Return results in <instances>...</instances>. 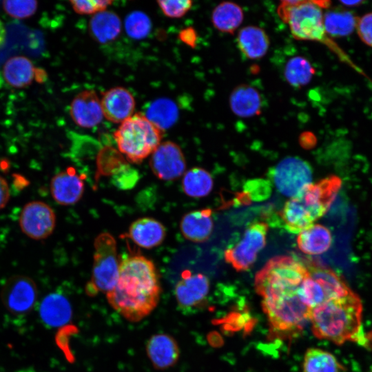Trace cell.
<instances>
[{"instance_id": "obj_27", "label": "cell", "mask_w": 372, "mask_h": 372, "mask_svg": "<svg viewBox=\"0 0 372 372\" xmlns=\"http://www.w3.org/2000/svg\"><path fill=\"white\" fill-rule=\"evenodd\" d=\"M145 116L163 132L174 124L178 116V110L172 100L158 99L150 103Z\"/></svg>"}, {"instance_id": "obj_11", "label": "cell", "mask_w": 372, "mask_h": 372, "mask_svg": "<svg viewBox=\"0 0 372 372\" xmlns=\"http://www.w3.org/2000/svg\"><path fill=\"white\" fill-rule=\"evenodd\" d=\"M56 216L53 209L42 201H32L22 209L19 216L21 231L34 240H43L52 234Z\"/></svg>"}, {"instance_id": "obj_19", "label": "cell", "mask_w": 372, "mask_h": 372, "mask_svg": "<svg viewBox=\"0 0 372 372\" xmlns=\"http://www.w3.org/2000/svg\"><path fill=\"white\" fill-rule=\"evenodd\" d=\"M210 209L190 211L181 219L180 228L183 236L189 241L203 242L213 231L214 223Z\"/></svg>"}, {"instance_id": "obj_40", "label": "cell", "mask_w": 372, "mask_h": 372, "mask_svg": "<svg viewBox=\"0 0 372 372\" xmlns=\"http://www.w3.org/2000/svg\"><path fill=\"white\" fill-rule=\"evenodd\" d=\"M34 79L37 83H43L48 79L47 72L41 68H35Z\"/></svg>"}, {"instance_id": "obj_31", "label": "cell", "mask_w": 372, "mask_h": 372, "mask_svg": "<svg viewBox=\"0 0 372 372\" xmlns=\"http://www.w3.org/2000/svg\"><path fill=\"white\" fill-rule=\"evenodd\" d=\"M315 74V69L305 58L296 56L289 59L285 66L286 81L294 87H301L309 83Z\"/></svg>"}, {"instance_id": "obj_36", "label": "cell", "mask_w": 372, "mask_h": 372, "mask_svg": "<svg viewBox=\"0 0 372 372\" xmlns=\"http://www.w3.org/2000/svg\"><path fill=\"white\" fill-rule=\"evenodd\" d=\"M70 3L75 12L80 14H95L107 10L113 1L108 0H77Z\"/></svg>"}, {"instance_id": "obj_32", "label": "cell", "mask_w": 372, "mask_h": 372, "mask_svg": "<svg viewBox=\"0 0 372 372\" xmlns=\"http://www.w3.org/2000/svg\"><path fill=\"white\" fill-rule=\"evenodd\" d=\"M124 27L130 37L134 39H142L150 32L152 23L145 13L141 11H134L125 18Z\"/></svg>"}, {"instance_id": "obj_5", "label": "cell", "mask_w": 372, "mask_h": 372, "mask_svg": "<svg viewBox=\"0 0 372 372\" xmlns=\"http://www.w3.org/2000/svg\"><path fill=\"white\" fill-rule=\"evenodd\" d=\"M162 132L145 114L136 113L121 123L114 138L129 162L140 163L160 145Z\"/></svg>"}, {"instance_id": "obj_10", "label": "cell", "mask_w": 372, "mask_h": 372, "mask_svg": "<svg viewBox=\"0 0 372 372\" xmlns=\"http://www.w3.org/2000/svg\"><path fill=\"white\" fill-rule=\"evenodd\" d=\"M37 287L28 276L16 275L9 278L1 289V298L6 309L15 316L29 313L37 298Z\"/></svg>"}, {"instance_id": "obj_1", "label": "cell", "mask_w": 372, "mask_h": 372, "mask_svg": "<svg viewBox=\"0 0 372 372\" xmlns=\"http://www.w3.org/2000/svg\"><path fill=\"white\" fill-rule=\"evenodd\" d=\"M161 293L159 276L154 262L135 255L120 262L117 282L106 297L116 311L127 320L136 322L153 311Z\"/></svg>"}, {"instance_id": "obj_30", "label": "cell", "mask_w": 372, "mask_h": 372, "mask_svg": "<svg viewBox=\"0 0 372 372\" xmlns=\"http://www.w3.org/2000/svg\"><path fill=\"white\" fill-rule=\"evenodd\" d=\"M358 17L349 11L333 10L324 15L325 32L333 37H344L355 29Z\"/></svg>"}, {"instance_id": "obj_20", "label": "cell", "mask_w": 372, "mask_h": 372, "mask_svg": "<svg viewBox=\"0 0 372 372\" xmlns=\"http://www.w3.org/2000/svg\"><path fill=\"white\" fill-rule=\"evenodd\" d=\"M231 111L243 118L258 115L261 112L262 100L259 92L247 84L236 87L229 96Z\"/></svg>"}, {"instance_id": "obj_16", "label": "cell", "mask_w": 372, "mask_h": 372, "mask_svg": "<svg viewBox=\"0 0 372 372\" xmlns=\"http://www.w3.org/2000/svg\"><path fill=\"white\" fill-rule=\"evenodd\" d=\"M103 116L108 121L121 123L133 115L135 99L125 87H116L106 91L101 99Z\"/></svg>"}, {"instance_id": "obj_34", "label": "cell", "mask_w": 372, "mask_h": 372, "mask_svg": "<svg viewBox=\"0 0 372 372\" xmlns=\"http://www.w3.org/2000/svg\"><path fill=\"white\" fill-rule=\"evenodd\" d=\"M138 179L137 170L132 168L125 162L113 172L115 185L123 189L132 188Z\"/></svg>"}, {"instance_id": "obj_39", "label": "cell", "mask_w": 372, "mask_h": 372, "mask_svg": "<svg viewBox=\"0 0 372 372\" xmlns=\"http://www.w3.org/2000/svg\"><path fill=\"white\" fill-rule=\"evenodd\" d=\"M314 135L310 132L302 133L300 137V143L304 147L313 146L315 143Z\"/></svg>"}, {"instance_id": "obj_43", "label": "cell", "mask_w": 372, "mask_h": 372, "mask_svg": "<svg viewBox=\"0 0 372 372\" xmlns=\"http://www.w3.org/2000/svg\"><path fill=\"white\" fill-rule=\"evenodd\" d=\"M340 3L347 6H358L364 3L362 1H340Z\"/></svg>"}, {"instance_id": "obj_14", "label": "cell", "mask_w": 372, "mask_h": 372, "mask_svg": "<svg viewBox=\"0 0 372 372\" xmlns=\"http://www.w3.org/2000/svg\"><path fill=\"white\" fill-rule=\"evenodd\" d=\"M50 188L52 198L58 204L74 205L84 192L83 177L73 167H68L52 177Z\"/></svg>"}, {"instance_id": "obj_18", "label": "cell", "mask_w": 372, "mask_h": 372, "mask_svg": "<svg viewBox=\"0 0 372 372\" xmlns=\"http://www.w3.org/2000/svg\"><path fill=\"white\" fill-rule=\"evenodd\" d=\"M128 236L138 247L152 249L163 242L166 229L157 220L145 217L136 220L130 225Z\"/></svg>"}, {"instance_id": "obj_41", "label": "cell", "mask_w": 372, "mask_h": 372, "mask_svg": "<svg viewBox=\"0 0 372 372\" xmlns=\"http://www.w3.org/2000/svg\"><path fill=\"white\" fill-rule=\"evenodd\" d=\"M360 345L369 350H372V329L364 333L362 341Z\"/></svg>"}, {"instance_id": "obj_37", "label": "cell", "mask_w": 372, "mask_h": 372, "mask_svg": "<svg viewBox=\"0 0 372 372\" xmlns=\"http://www.w3.org/2000/svg\"><path fill=\"white\" fill-rule=\"evenodd\" d=\"M355 29L360 39L372 47V12L358 17Z\"/></svg>"}, {"instance_id": "obj_33", "label": "cell", "mask_w": 372, "mask_h": 372, "mask_svg": "<svg viewBox=\"0 0 372 372\" xmlns=\"http://www.w3.org/2000/svg\"><path fill=\"white\" fill-rule=\"evenodd\" d=\"M36 1H5L3 7L5 12L17 19L28 18L33 15L37 9Z\"/></svg>"}, {"instance_id": "obj_35", "label": "cell", "mask_w": 372, "mask_h": 372, "mask_svg": "<svg viewBox=\"0 0 372 372\" xmlns=\"http://www.w3.org/2000/svg\"><path fill=\"white\" fill-rule=\"evenodd\" d=\"M163 13L169 18H180L192 8V1L189 0L158 1Z\"/></svg>"}, {"instance_id": "obj_38", "label": "cell", "mask_w": 372, "mask_h": 372, "mask_svg": "<svg viewBox=\"0 0 372 372\" xmlns=\"http://www.w3.org/2000/svg\"><path fill=\"white\" fill-rule=\"evenodd\" d=\"M10 199V189L6 180L0 176V209L3 208Z\"/></svg>"}, {"instance_id": "obj_15", "label": "cell", "mask_w": 372, "mask_h": 372, "mask_svg": "<svg viewBox=\"0 0 372 372\" xmlns=\"http://www.w3.org/2000/svg\"><path fill=\"white\" fill-rule=\"evenodd\" d=\"M70 114L79 127L92 128L103 118L101 100L94 90H84L76 94L70 106Z\"/></svg>"}, {"instance_id": "obj_42", "label": "cell", "mask_w": 372, "mask_h": 372, "mask_svg": "<svg viewBox=\"0 0 372 372\" xmlns=\"http://www.w3.org/2000/svg\"><path fill=\"white\" fill-rule=\"evenodd\" d=\"M6 37V30L5 29V27L2 21L0 20V47H1L5 43Z\"/></svg>"}, {"instance_id": "obj_23", "label": "cell", "mask_w": 372, "mask_h": 372, "mask_svg": "<svg viewBox=\"0 0 372 372\" xmlns=\"http://www.w3.org/2000/svg\"><path fill=\"white\" fill-rule=\"evenodd\" d=\"M332 236L329 229L319 224L312 225L298 234L297 244L299 249L306 254L318 255L331 247Z\"/></svg>"}, {"instance_id": "obj_12", "label": "cell", "mask_w": 372, "mask_h": 372, "mask_svg": "<svg viewBox=\"0 0 372 372\" xmlns=\"http://www.w3.org/2000/svg\"><path fill=\"white\" fill-rule=\"evenodd\" d=\"M149 166L158 178L172 180L185 174L186 162L179 145L167 141L161 143L152 154Z\"/></svg>"}, {"instance_id": "obj_24", "label": "cell", "mask_w": 372, "mask_h": 372, "mask_svg": "<svg viewBox=\"0 0 372 372\" xmlns=\"http://www.w3.org/2000/svg\"><path fill=\"white\" fill-rule=\"evenodd\" d=\"M35 68L32 61L24 56L10 58L3 68V75L6 83L15 88L30 85L34 76Z\"/></svg>"}, {"instance_id": "obj_2", "label": "cell", "mask_w": 372, "mask_h": 372, "mask_svg": "<svg viewBox=\"0 0 372 372\" xmlns=\"http://www.w3.org/2000/svg\"><path fill=\"white\" fill-rule=\"evenodd\" d=\"M363 307L358 295L351 291L347 295L328 300L312 309L309 322L314 335L342 345L347 342L360 344Z\"/></svg>"}, {"instance_id": "obj_44", "label": "cell", "mask_w": 372, "mask_h": 372, "mask_svg": "<svg viewBox=\"0 0 372 372\" xmlns=\"http://www.w3.org/2000/svg\"><path fill=\"white\" fill-rule=\"evenodd\" d=\"M9 167H10V163L8 161L5 160V159L0 161V169L6 171V170H8Z\"/></svg>"}, {"instance_id": "obj_29", "label": "cell", "mask_w": 372, "mask_h": 372, "mask_svg": "<svg viewBox=\"0 0 372 372\" xmlns=\"http://www.w3.org/2000/svg\"><path fill=\"white\" fill-rule=\"evenodd\" d=\"M182 188L186 195L202 198L208 195L213 188L211 174L200 167H194L183 174Z\"/></svg>"}, {"instance_id": "obj_4", "label": "cell", "mask_w": 372, "mask_h": 372, "mask_svg": "<svg viewBox=\"0 0 372 372\" xmlns=\"http://www.w3.org/2000/svg\"><path fill=\"white\" fill-rule=\"evenodd\" d=\"M329 4L328 1H282L278 14L289 24L295 39L324 42L333 48L335 43L327 37L322 13Z\"/></svg>"}, {"instance_id": "obj_26", "label": "cell", "mask_w": 372, "mask_h": 372, "mask_svg": "<svg viewBox=\"0 0 372 372\" xmlns=\"http://www.w3.org/2000/svg\"><path fill=\"white\" fill-rule=\"evenodd\" d=\"M40 313L46 324L58 326L65 323L70 319L71 309L65 297L52 293L43 300Z\"/></svg>"}, {"instance_id": "obj_13", "label": "cell", "mask_w": 372, "mask_h": 372, "mask_svg": "<svg viewBox=\"0 0 372 372\" xmlns=\"http://www.w3.org/2000/svg\"><path fill=\"white\" fill-rule=\"evenodd\" d=\"M209 291V280L205 275L187 271L176 285L174 293L178 305L187 310L203 304Z\"/></svg>"}, {"instance_id": "obj_7", "label": "cell", "mask_w": 372, "mask_h": 372, "mask_svg": "<svg viewBox=\"0 0 372 372\" xmlns=\"http://www.w3.org/2000/svg\"><path fill=\"white\" fill-rule=\"evenodd\" d=\"M93 268L90 280L86 285L89 296L99 292L107 293L115 286L119 273L116 241L108 232L98 235L94 241Z\"/></svg>"}, {"instance_id": "obj_22", "label": "cell", "mask_w": 372, "mask_h": 372, "mask_svg": "<svg viewBox=\"0 0 372 372\" xmlns=\"http://www.w3.org/2000/svg\"><path fill=\"white\" fill-rule=\"evenodd\" d=\"M237 44L240 52L247 58L257 59L267 53L269 39L263 29L249 25L240 30L237 36Z\"/></svg>"}, {"instance_id": "obj_21", "label": "cell", "mask_w": 372, "mask_h": 372, "mask_svg": "<svg viewBox=\"0 0 372 372\" xmlns=\"http://www.w3.org/2000/svg\"><path fill=\"white\" fill-rule=\"evenodd\" d=\"M122 23L113 11L104 10L90 18L88 30L92 38L99 43H107L116 39L121 33Z\"/></svg>"}, {"instance_id": "obj_8", "label": "cell", "mask_w": 372, "mask_h": 372, "mask_svg": "<svg viewBox=\"0 0 372 372\" xmlns=\"http://www.w3.org/2000/svg\"><path fill=\"white\" fill-rule=\"evenodd\" d=\"M268 225L255 222L245 231L242 239L225 252L227 263L238 271L249 269L255 262L257 255L266 244Z\"/></svg>"}, {"instance_id": "obj_25", "label": "cell", "mask_w": 372, "mask_h": 372, "mask_svg": "<svg viewBox=\"0 0 372 372\" xmlns=\"http://www.w3.org/2000/svg\"><path fill=\"white\" fill-rule=\"evenodd\" d=\"M243 10L238 4L225 1L218 4L211 14L214 26L222 32L232 34L243 20Z\"/></svg>"}, {"instance_id": "obj_6", "label": "cell", "mask_w": 372, "mask_h": 372, "mask_svg": "<svg viewBox=\"0 0 372 372\" xmlns=\"http://www.w3.org/2000/svg\"><path fill=\"white\" fill-rule=\"evenodd\" d=\"M271 333L281 338L298 335L309 321L311 310L298 293L262 300Z\"/></svg>"}, {"instance_id": "obj_9", "label": "cell", "mask_w": 372, "mask_h": 372, "mask_svg": "<svg viewBox=\"0 0 372 372\" xmlns=\"http://www.w3.org/2000/svg\"><path fill=\"white\" fill-rule=\"evenodd\" d=\"M270 177L281 194L293 198L311 183L312 169L307 161L299 157L288 156L270 171Z\"/></svg>"}, {"instance_id": "obj_28", "label": "cell", "mask_w": 372, "mask_h": 372, "mask_svg": "<svg viewBox=\"0 0 372 372\" xmlns=\"http://www.w3.org/2000/svg\"><path fill=\"white\" fill-rule=\"evenodd\" d=\"M345 368L331 353L318 348L306 351L303 360V372H344Z\"/></svg>"}, {"instance_id": "obj_3", "label": "cell", "mask_w": 372, "mask_h": 372, "mask_svg": "<svg viewBox=\"0 0 372 372\" xmlns=\"http://www.w3.org/2000/svg\"><path fill=\"white\" fill-rule=\"evenodd\" d=\"M341 186L340 178L331 175L304 187L280 213L285 229L296 234L313 225L329 210Z\"/></svg>"}, {"instance_id": "obj_17", "label": "cell", "mask_w": 372, "mask_h": 372, "mask_svg": "<svg viewBox=\"0 0 372 372\" xmlns=\"http://www.w3.org/2000/svg\"><path fill=\"white\" fill-rule=\"evenodd\" d=\"M148 358L156 369H165L174 365L180 351L176 341L172 336L161 333L152 335L146 345Z\"/></svg>"}]
</instances>
